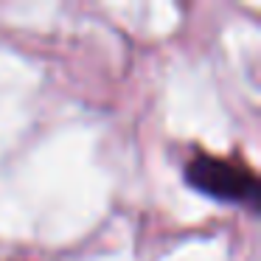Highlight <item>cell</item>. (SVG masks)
Masks as SVG:
<instances>
[{
  "label": "cell",
  "instance_id": "cell-1",
  "mask_svg": "<svg viewBox=\"0 0 261 261\" xmlns=\"http://www.w3.org/2000/svg\"><path fill=\"white\" fill-rule=\"evenodd\" d=\"M186 177L205 197L239 205L258 202V182H255L253 171L244 169L242 163H233V160L214 158V154H197V158L188 160Z\"/></svg>",
  "mask_w": 261,
  "mask_h": 261
}]
</instances>
